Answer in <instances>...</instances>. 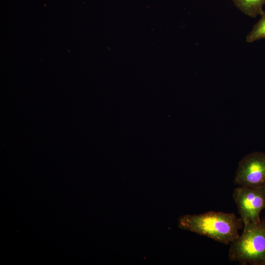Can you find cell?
<instances>
[{"label": "cell", "mask_w": 265, "mask_h": 265, "mask_svg": "<svg viewBox=\"0 0 265 265\" xmlns=\"http://www.w3.org/2000/svg\"><path fill=\"white\" fill-rule=\"evenodd\" d=\"M243 226L242 234L230 243L229 259L243 265H265V220Z\"/></svg>", "instance_id": "cell-2"}, {"label": "cell", "mask_w": 265, "mask_h": 265, "mask_svg": "<svg viewBox=\"0 0 265 265\" xmlns=\"http://www.w3.org/2000/svg\"><path fill=\"white\" fill-rule=\"evenodd\" d=\"M243 225L260 221V213L265 209V185L254 187L239 186L233 193Z\"/></svg>", "instance_id": "cell-3"}, {"label": "cell", "mask_w": 265, "mask_h": 265, "mask_svg": "<svg viewBox=\"0 0 265 265\" xmlns=\"http://www.w3.org/2000/svg\"><path fill=\"white\" fill-rule=\"evenodd\" d=\"M242 221L234 213L209 211L199 214H187L178 220L180 228L228 244L238 236Z\"/></svg>", "instance_id": "cell-1"}, {"label": "cell", "mask_w": 265, "mask_h": 265, "mask_svg": "<svg viewBox=\"0 0 265 265\" xmlns=\"http://www.w3.org/2000/svg\"><path fill=\"white\" fill-rule=\"evenodd\" d=\"M265 39V11L261 15L260 20L254 26L252 30L246 37V41H254Z\"/></svg>", "instance_id": "cell-6"}, {"label": "cell", "mask_w": 265, "mask_h": 265, "mask_svg": "<svg viewBox=\"0 0 265 265\" xmlns=\"http://www.w3.org/2000/svg\"><path fill=\"white\" fill-rule=\"evenodd\" d=\"M235 5L244 14L252 18L262 15L265 0H232Z\"/></svg>", "instance_id": "cell-5"}, {"label": "cell", "mask_w": 265, "mask_h": 265, "mask_svg": "<svg viewBox=\"0 0 265 265\" xmlns=\"http://www.w3.org/2000/svg\"><path fill=\"white\" fill-rule=\"evenodd\" d=\"M234 183L246 187L265 185V154L254 152L243 157L239 162Z\"/></svg>", "instance_id": "cell-4"}]
</instances>
